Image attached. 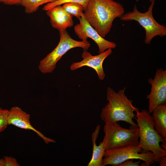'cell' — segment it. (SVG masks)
Returning <instances> with one entry per match:
<instances>
[{
    "instance_id": "10",
    "label": "cell",
    "mask_w": 166,
    "mask_h": 166,
    "mask_svg": "<svg viewBox=\"0 0 166 166\" xmlns=\"http://www.w3.org/2000/svg\"><path fill=\"white\" fill-rule=\"evenodd\" d=\"M112 52V49H109L98 55L93 56L87 50H83L81 56L83 60L80 62H73L70 66V70L74 71L83 66H88L94 69L99 79L103 80L105 76L103 63L105 59L111 54Z\"/></svg>"
},
{
    "instance_id": "12",
    "label": "cell",
    "mask_w": 166,
    "mask_h": 166,
    "mask_svg": "<svg viewBox=\"0 0 166 166\" xmlns=\"http://www.w3.org/2000/svg\"><path fill=\"white\" fill-rule=\"evenodd\" d=\"M46 11L50 18L52 26L59 32L66 30L73 24V16L68 14L61 5L56 6Z\"/></svg>"
},
{
    "instance_id": "13",
    "label": "cell",
    "mask_w": 166,
    "mask_h": 166,
    "mask_svg": "<svg viewBox=\"0 0 166 166\" xmlns=\"http://www.w3.org/2000/svg\"><path fill=\"white\" fill-rule=\"evenodd\" d=\"M101 126L98 125L92 136L93 151L91 160L88 166H101L104 154L106 150V145L105 139L101 142L98 145L96 144V140L98 137Z\"/></svg>"
},
{
    "instance_id": "8",
    "label": "cell",
    "mask_w": 166,
    "mask_h": 166,
    "mask_svg": "<svg viewBox=\"0 0 166 166\" xmlns=\"http://www.w3.org/2000/svg\"><path fill=\"white\" fill-rule=\"evenodd\" d=\"M148 81L152 86L150 94L147 96L149 100L148 111L151 114L157 106L166 103V70L158 69L154 78H150Z\"/></svg>"
},
{
    "instance_id": "5",
    "label": "cell",
    "mask_w": 166,
    "mask_h": 166,
    "mask_svg": "<svg viewBox=\"0 0 166 166\" xmlns=\"http://www.w3.org/2000/svg\"><path fill=\"white\" fill-rule=\"evenodd\" d=\"M59 33L60 41L57 47L39 62L38 69L43 73L53 72L57 62L70 49L80 47L87 50L90 46L87 41H77L72 38L66 30Z\"/></svg>"
},
{
    "instance_id": "6",
    "label": "cell",
    "mask_w": 166,
    "mask_h": 166,
    "mask_svg": "<svg viewBox=\"0 0 166 166\" xmlns=\"http://www.w3.org/2000/svg\"><path fill=\"white\" fill-rule=\"evenodd\" d=\"M139 144L136 146L105 150L101 166L110 165L117 166L124 161L132 159H140L144 162L142 166H149L159 160L151 152H142Z\"/></svg>"
},
{
    "instance_id": "16",
    "label": "cell",
    "mask_w": 166,
    "mask_h": 166,
    "mask_svg": "<svg viewBox=\"0 0 166 166\" xmlns=\"http://www.w3.org/2000/svg\"><path fill=\"white\" fill-rule=\"evenodd\" d=\"M62 7L68 14L76 17L78 19L84 15V8L83 6L79 3H66L63 4Z\"/></svg>"
},
{
    "instance_id": "7",
    "label": "cell",
    "mask_w": 166,
    "mask_h": 166,
    "mask_svg": "<svg viewBox=\"0 0 166 166\" xmlns=\"http://www.w3.org/2000/svg\"><path fill=\"white\" fill-rule=\"evenodd\" d=\"M155 2H151L148 10L145 12L139 11L135 5L133 11L124 14L120 18V20L126 21H135L144 29L145 35L144 42L149 44L152 39L157 36L163 37L166 35V27L159 24L153 18L152 10Z\"/></svg>"
},
{
    "instance_id": "2",
    "label": "cell",
    "mask_w": 166,
    "mask_h": 166,
    "mask_svg": "<svg viewBox=\"0 0 166 166\" xmlns=\"http://www.w3.org/2000/svg\"><path fill=\"white\" fill-rule=\"evenodd\" d=\"M125 89L117 93L111 88H107L106 99L108 103L102 108L100 117L105 123L122 121L132 126L138 127L133 119L136 116L134 112L139 111V109L133 106L132 101L125 95Z\"/></svg>"
},
{
    "instance_id": "22",
    "label": "cell",
    "mask_w": 166,
    "mask_h": 166,
    "mask_svg": "<svg viewBox=\"0 0 166 166\" xmlns=\"http://www.w3.org/2000/svg\"><path fill=\"white\" fill-rule=\"evenodd\" d=\"M158 163H160V166H166V157L165 156H163L159 160Z\"/></svg>"
},
{
    "instance_id": "9",
    "label": "cell",
    "mask_w": 166,
    "mask_h": 166,
    "mask_svg": "<svg viewBox=\"0 0 166 166\" xmlns=\"http://www.w3.org/2000/svg\"><path fill=\"white\" fill-rule=\"evenodd\" d=\"M79 20V23L74 28L75 33L82 41H87L88 38H90L94 41L98 47L99 54L116 47L117 45L115 43L108 41L101 36L90 25L84 15Z\"/></svg>"
},
{
    "instance_id": "20",
    "label": "cell",
    "mask_w": 166,
    "mask_h": 166,
    "mask_svg": "<svg viewBox=\"0 0 166 166\" xmlns=\"http://www.w3.org/2000/svg\"><path fill=\"white\" fill-rule=\"evenodd\" d=\"M133 159L127 160L118 164L117 166H139L140 161L134 162Z\"/></svg>"
},
{
    "instance_id": "15",
    "label": "cell",
    "mask_w": 166,
    "mask_h": 166,
    "mask_svg": "<svg viewBox=\"0 0 166 166\" xmlns=\"http://www.w3.org/2000/svg\"><path fill=\"white\" fill-rule=\"evenodd\" d=\"M57 0H22L20 5L25 8V12L28 14L36 12L39 7L46 3H51Z\"/></svg>"
},
{
    "instance_id": "17",
    "label": "cell",
    "mask_w": 166,
    "mask_h": 166,
    "mask_svg": "<svg viewBox=\"0 0 166 166\" xmlns=\"http://www.w3.org/2000/svg\"><path fill=\"white\" fill-rule=\"evenodd\" d=\"M89 0H57L54 2L46 4L43 8V10L46 11L56 6L61 5L68 2H75L82 5L84 9Z\"/></svg>"
},
{
    "instance_id": "11",
    "label": "cell",
    "mask_w": 166,
    "mask_h": 166,
    "mask_svg": "<svg viewBox=\"0 0 166 166\" xmlns=\"http://www.w3.org/2000/svg\"><path fill=\"white\" fill-rule=\"evenodd\" d=\"M30 119V114L18 106H14L9 110L7 117L8 125H12L20 128L32 130L47 144L50 142H56L54 140L45 136L41 132L35 129L31 124Z\"/></svg>"
},
{
    "instance_id": "14",
    "label": "cell",
    "mask_w": 166,
    "mask_h": 166,
    "mask_svg": "<svg viewBox=\"0 0 166 166\" xmlns=\"http://www.w3.org/2000/svg\"><path fill=\"white\" fill-rule=\"evenodd\" d=\"M154 128L157 132L166 139V104L160 105L152 113Z\"/></svg>"
},
{
    "instance_id": "4",
    "label": "cell",
    "mask_w": 166,
    "mask_h": 166,
    "mask_svg": "<svg viewBox=\"0 0 166 166\" xmlns=\"http://www.w3.org/2000/svg\"><path fill=\"white\" fill-rule=\"evenodd\" d=\"M103 131L106 150L136 146L139 144L138 127L123 128L117 122L105 123Z\"/></svg>"
},
{
    "instance_id": "3",
    "label": "cell",
    "mask_w": 166,
    "mask_h": 166,
    "mask_svg": "<svg viewBox=\"0 0 166 166\" xmlns=\"http://www.w3.org/2000/svg\"><path fill=\"white\" fill-rule=\"evenodd\" d=\"M136 113L134 119L139 128V144L144 151L151 152L159 160L166 156V139L155 130L152 115L148 110L144 109Z\"/></svg>"
},
{
    "instance_id": "24",
    "label": "cell",
    "mask_w": 166,
    "mask_h": 166,
    "mask_svg": "<svg viewBox=\"0 0 166 166\" xmlns=\"http://www.w3.org/2000/svg\"><path fill=\"white\" fill-rule=\"evenodd\" d=\"M155 0H150V1L151 2H153V1H155Z\"/></svg>"
},
{
    "instance_id": "19",
    "label": "cell",
    "mask_w": 166,
    "mask_h": 166,
    "mask_svg": "<svg viewBox=\"0 0 166 166\" xmlns=\"http://www.w3.org/2000/svg\"><path fill=\"white\" fill-rule=\"evenodd\" d=\"M5 166H19L16 159L12 156H4Z\"/></svg>"
},
{
    "instance_id": "1",
    "label": "cell",
    "mask_w": 166,
    "mask_h": 166,
    "mask_svg": "<svg viewBox=\"0 0 166 166\" xmlns=\"http://www.w3.org/2000/svg\"><path fill=\"white\" fill-rule=\"evenodd\" d=\"M124 13L123 5L113 0H89L84 10L85 18L104 38L110 32L114 20Z\"/></svg>"
},
{
    "instance_id": "21",
    "label": "cell",
    "mask_w": 166,
    "mask_h": 166,
    "mask_svg": "<svg viewBox=\"0 0 166 166\" xmlns=\"http://www.w3.org/2000/svg\"><path fill=\"white\" fill-rule=\"evenodd\" d=\"M22 0H0V2L5 4L13 5H20Z\"/></svg>"
},
{
    "instance_id": "18",
    "label": "cell",
    "mask_w": 166,
    "mask_h": 166,
    "mask_svg": "<svg viewBox=\"0 0 166 166\" xmlns=\"http://www.w3.org/2000/svg\"><path fill=\"white\" fill-rule=\"evenodd\" d=\"M9 110L0 107V133L3 132L8 125L7 117Z\"/></svg>"
},
{
    "instance_id": "23",
    "label": "cell",
    "mask_w": 166,
    "mask_h": 166,
    "mask_svg": "<svg viewBox=\"0 0 166 166\" xmlns=\"http://www.w3.org/2000/svg\"><path fill=\"white\" fill-rule=\"evenodd\" d=\"M0 166H5V160L4 159H0Z\"/></svg>"
}]
</instances>
